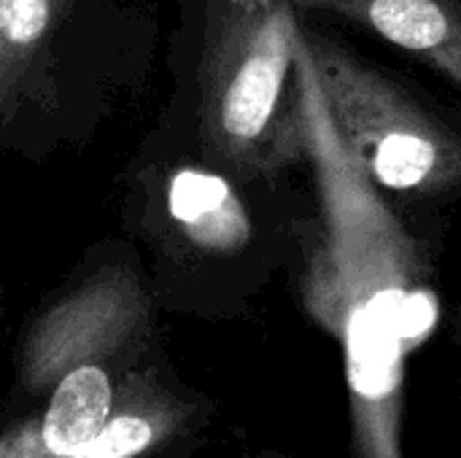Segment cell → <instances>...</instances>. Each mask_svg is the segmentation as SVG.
Instances as JSON below:
<instances>
[{
  "label": "cell",
  "mask_w": 461,
  "mask_h": 458,
  "mask_svg": "<svg viewBox=\"0 0 461 458\" xmlns=\"http://www.w3.org/2000/svg\"><path fill=\"white\" fill-rule=\"evenodd\" d=\"M330 116L367 175L392 197L461 200V121L402 78L303 24Z\"/></svg>",
  "instance_id": "obj_2"
},
{
  "label": "cell",
  "mask_w": 461,
  "mask_h": 458,
  "mask_svg": "<svg viewBox=\"0 0 461 458\" xmlns=\"http://www.w3.org/2000/svg\"><path fill=\"white\" fill-rule=\"evenodd\" d=\"M297 65L311 202L289 262L294 297L340 348L351 458H405L408 362L443 310L435 254L338 132L303 27Z\"/></svg>",
  "instance_id": "obj_1"
},
{
  "label": "cell",
  "mask_w": 461,
  "mask_h": 458,
  "mask_svg": "<svg viewBox=\"0 0 461 458\" xmlns=\"http://www.w3.org/2000/svg\"><path fill=\"white\" fill-rule=\"evenodd\" d=\"M246 458H292L289 454H284L281 448H262V451H257V454H251V456Z\"/></svg>",
  "instance_id": "obj_8"
},
{
  "label": "cell",
  "mask_w": 461,
  "mask_h": 458,
  "mask_svg": "<svg viewBox=\"0 0 461 458\" xmlns=\"http://www.w3.org/2000/svg\"><path fill=\"white\" fill-rule=\"evenodd\" d=\"M297 11L346 19L427 62L461 89V0H289Z\"/></svg>",
  "instance_id": "obj_4"
},
{
  "label": "cell",
  "mask_w": 461,
  "mask_h": 458,
  "mask_svg": "<svg viewBox=\"0 0 461 458\" xmlns=\"http://www.w3.org/2000/svg\"><path fill=\"white\" fill-rule=\"evenodd\" d=\"M111 381L95 364L70 370L41 421L43 448L57 458H70L86 448L111 421Z\"/></svg>",
  "instance_id": "obj_6"
},
{
  "label": "cell",
  "mask_w": 461,
  "mask_h": 458,
  "mask_svg": "<svg viewBox=\"0 0 461 458\" xmlns=\"http://www.w3.org/2000/svg\"><path fill=\"white\" fill-rule=\"evenodd\" d=\"M456 335H459V346H461V310H459V319H456Z\"/></svg>",
  "instance_id": "obj_9"
},
{
  "label": "cell",
  "mask_w": 461,
  "mask_h": 458,
  "mask_svg": "<svg viewBox=\"0 0 461 458\" xmlns=\"http://www.w3.org/2000/svg\"><path fill=\"white\" fill-rule=\"evenodd\" d=\"M289 0H232L213 57L208 130L240 178L270 181L305 165L308 124Z\"/></svg>",
  "instance_id": "obj_3"
},
{
  "label": "cell",
  "mask_w": 461,
  "mask_h": 458,
  "mask_svg": "<svg viewBox=\"0 0 461 458\" xmlns=\"http://www.w3.org/2000/svg\"><path fill=\"white\" fill-rule=\"evenodd\" d=\"M49 22V0H0V35L11 43H32Z\"/></svg>",
  "instance_id": "obj_7"
},
{
  "label": "cell",
  "mask_w": 461,
  "mask_h": 458,
  "mask_svg": "<svg viewBox=\"0 0 461 458\" xmlns=\"http://www.w3.org/2000/svg\"><path fill=\"white\" fill-rule=\"evenodd\" d=\"M167 208L186 238L211 256L238 262L257 240V227L249 205L219 173H176L167 189Z\"/></svg>",
  "instance_id": "obj_5"
}]
</instances>
